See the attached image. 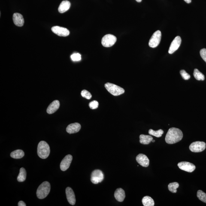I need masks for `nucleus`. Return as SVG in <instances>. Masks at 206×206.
Wrapping results in <instances>:
<instances>
[{"label":"nucleus","instance_id":"1","mask_svg":"<svg viewBox=\"0 0 206 206\" xmlns=\"http://www.w3.org/2000/svg\"><path fill=\"white\" fill-rule=\"evenodd\" d=\"M182 131L178 128H171L168 130L165 137V141L167 144H175L181 141L183 138Z\"/></svg>","mask_w":206,"mask_h":206},{"label":"nucleus","instance_id":"2","mask_svg":"<svg viewBox=\"0 0 206 206\" xmlns=\"http://www.w3.org/2000/svg\"><path fill=\"white\" fill-rule=\"evenodd\" d=\"M37 153L41 159H47L50 153V148L49 144L44 141L40 142L38 145Z\"/></svg>","mask_w":206,"mask_h":206},{"label":"nucleus","instance_id":"3","mask_svg":"<svg viewBox=\"0 0 206 206\" xmlns=\"http://www.w3.org/2000/svg\"><path fill=\"white\" fill-rule=\"evenodd\" d=\"M50 190V185L47 181L43 182L39 187L36 192L37 196L40 199L45 198Z\"/></svg>","mask_w":206,"mask_h":206},{"label":"nucleus","instance_id":"4","mask_svg":"<svg viewBox=\"0 0 206 206\" xmlns=\"http://www.w3.org/2000/svg\"><path fill=\"white\" fill-rule=\"evenodd\" d=\"M105 87L109 92L114 96H118L124 93L125 92L123 88L112 83H106Z\"/></svg>","mask_w":206,"mask_h":206},{"label":"nucleus","instance_id":"5","mask_svg":"<svg viewBox=\"0 0 206 206\" xmlns=\"http://www.w3.org/2000/svg\"><path fill=\"white\" fill-rule=\"evenodd\" d=\"M117 38L112 34H108L104 36L101 39V44L104 47H112L116 43Z\"/></svg>","mask_w":206,"mask_h":206},{"label":"nucleus","instance_id":"6","mask_svg":"<svg viewBox=\"0 0 206 206\" xmlns=\"http://www.w3.org/2000/svg\"><path fill=\"white\" fill-rule=\"evenodd\" d=\"M162 33L161 31L158 30L156 31L149 40V45L150 47L155 48L157 47L160 42Z\"/></svg>","mask_w":206,"mask_h":206},{"label":"nucleus","instance_id":"7","mask_svg":"<svg viewBox=\"0 0 206 206\" xmlns=\"http://www.w3.org/2000/svg\"><path fill=\"white\" fill-rule=\"evenodd\" d=\"M104 179V174L102 171L99 170H94L91 175V180L94 184L101 183Z\"/></svg>","mask_w":206,"mask_h":206},{"label":"nucleus","instance_id":"8","mask_svg":"<svg viewBox=\"0 0 206 206\" xmlns=\"http://www.w3.org/2000/svg\"><path fill=\"white\" fill-rule=\"evenodd\" d=\"M205 148L206 144L204 142H195L191 144L189 146V149L191 151L195 153L202 152Z\"/></svg>","mask_w":206,"mask_h":206},{"label":"nucleus","instance_id":"9","mask_svg":"<svg viewBox=\"0 0 206 206\" xmlns=\"http://www.w3.org/2000/svg\"><path fill=\"white\" fill-rule=\"evenodd\" d=\"M177 166L180 170L189 173L192 172L194 171L196 168L195 165L193 164L187 162L179 163L177 164Z\"/></svg>","mask_w":206,"mask_h":206},{"label":"nucleus","instance_id":"10","mask_svg":"<svg viewBox=\"0 0 206 206\" xmlns=\"http://www.w3.org/2000/svg\"><path fill=\"white\" fill-rule=\"evenodd\" d=\"M52 31L57 35L60 36L66 37L68 36L70 34V31L67 28L59 26H55L51 28Z\"/></svg>","mask_w":206,"mask_h":206},{"label":"nucleus","instance_id":"11","mask_svg":"<svg viewBox=\"0 0 206 206\" xmlns=\"http://www.w3.org/2000/svg\"><path fill=\"white\" fill-rule=\"evenodd\" d=\"M181 43V39L180 37L179 36L176 37L172 42L169 49L168 53L170 54H172L174 53L180 47Z\"/></svg>","mask_w":206,"mask_h":206},{"label":"nucleus","instance_id":"12","mask_svg":"<svg viewBox=\"0 0 206 206\" xmlns=\"http://www.w3.org/2000/svg\"><path fill=\"white\" fill-rule=\"evenodd\" d=\"M73 160L72 156L68 155L62 160L60 164V169L62 171H65L69 168Z\"/></svg>","mask_w":206,"mask_h":206},{"label":"nucleus","instance_id":"13","mask_svg":"<svg viewBox=\"0 0 206 206\" xmlns=\"http://www.w3.org/2000/svg\"><path fill=\"white\" fill-rule=\"evenodd\" d=\"M136 160L140 165L147 167L149 165V160L147 156L143 154H139L136 157Z\"/></svg>","mask_w":206,"mask_h":206},{"label":"nucleus","instance_id":"14","mask_svg":"<svg viewBox=\"0 0 206 206\" xmlns=\"http://www.w3.org/2000/svg\"><path fill=\"white\" fill-rule=\"evenodd\" d=\"M66 194L68 202L71 205H74L76 203L75 194L71 188L67 187L66 189Z\"/></svg>","mask_w":206,"mask_h":206},{"label":"nucleus","instance_id":"15","mask_svg":"<svg viewBox=\"0 0 206 206\" xmlns=\"http://www.w3.org/2000/svg\"><path fill=\"white\" fill-rule=\"evenodd\" d=\"M13 22L16 26L22 27L24 24V19L23 16L20 13H16L13 16Z\"/></svg>","mask_w":206,"mask_h":206},{"label":"nucleus","instance_id":"16","mask_svg":"<svg viewBox=\"0 0 206 206\" xmlns=\"http://www.w3.org/2000/svg\"><path fill=\"white\" fill-rule=\"evenodd\" d=\"M60 106V102L58 100L53 101L49 106L47 109V112L49 114H52L59 109Z\"/></svg>","mask_w":206,"mask_h":206},{"label":"nucleus","instance_id":"17","mask_svg":"<svg viewBox=\"0 0 206 206\" xmlns=\"http://www.w3.org/2000/svg\"><path fill=\"white\" fill-rule=\"evenodd\" d=\"M81 128L80 123H75L71 124L67 127L66 131L69 134H74L78 132Z\"/></svg>","mask_w":206,"mask_h":206},{"label":"nucleus","instance_id":"18","mask_svg":"<svg viewBox=\"0 0 206 206\" xmlns=\"http://www.w3.org/2000/svg\"><path fill=\"white\" fill-rule=\"evenodd\" d=\"M114 197L118 201L122 202L124 201L125 198V194L124 191L122 188L117 189L115 192Z\"/></svg>","mask_w":206,"mask_h":206},{"label":"nucleus","instance_id":"19","mask_svg":"<svg viewBox=\"0 0 206 206\" xmlns=\"http://www.w3.org/2000/svg\"><path fill=\"white\" fill-rule=\"evenodd\" d=\"M70 6L71 4L69 1H63L59 5V8H58V11L61 13H65V12L69 9Z\"/></svg>","mask_w":206,"mask_h":206},{"label":"nucleus","instance_id":"20","mask_svg":"<svg viewBox=\"0 0 206 206\" xmlns=\"http://www.w3.org/2000/svg\"><path fill=\"white\" fill-rule=\"evenodd\" d=\"M140 142L141 144L147 145L151 142L153 138L151 136L141 134L140 136Z\"/></svg>","mask_w":206,"mask_h":206},{"label":"nucleus","instance_id":"21","mask_svg":"<svg viewBox=\"0 0 206 206\" xmlns=\"http://www.w3.org/2000/svg\"><path fill=\"white\" fill-rule=\"evenodd\" d=\"M25 153L22 150H16L10 153V156L15 159H20L24 156Z\"/></svg>","mask_w":206,"mask_h":206},{"label":"nucleus","instance_id":"22","mask_svg":"<svg viewBox=\"0 0 206 206\" xmlns=\"http://www.w3.org/2000/svg\"><path fill=\"white\" fill-rule=\"evenodd\" d=\"M142 203L144 206H153L155 204L153 200L149 196H146L143 198Z\"/></svg>","mask_w":206,"mask_h":206},{"label":"nucleus","instance_id":"23","mask_svg":"<svg viewBox=\"0 0 206 206\" xmlns=\"http://www.w3.org/2000/svg\"><path fill=\"white\" fill-rule=\"evenodd\" d=\"M26 177V172L25 169L23 168H21L20 173L17 177V180L19 182L24 181Z\"/></svg>","mask_w":206,"mask_h":206},{"label":"nucleus","instance_id":"24","mask_svg":"<svg viewBox=\"0 0 206 206\" xmlns=\"http://www.w3.org/2000/svg\"><path fill=\"white\" fill-rule=\"evenodd\" d=\"M194 77L198 81H204V74L200 72L197 69H195L194 70L193 74Z\"/></svg>","mask_w":206,"mask_h":206},{"label":"nucleus","instance_id":"25","mask_svg":"<svg viewBox=\"0 0 206 206\" xmlns=\"http://www.w3.org/2000/svg\"><path fill=\"white\" fill-rule=\"evenodd\" d=\"M179 187V184L177 182L170 183L168 186L169 190L172 193H175L177 192V189Z\"/></svg>","mask_w":206,"mask_h":206},{"label":"nucleus","instance_id":"26","mask_svg":"<svg viewBox=\"0 0 206 206\" xmlns=\"http://www.w3.org/2000/svg\"><path fill=\"white\" fill-rule=\"evenodd\" d=\"M164 131L163 130L160 129L157 131H154L153 129H150L149 131V133L151 135L157 137H162Z\"/></svg>","mask_w":206,"mask_h":206},{"label":"nucleus","instance_id":"27","mask_svg":"<svg viewBox=\"0 0 206 206\" xmlns=\"http://www.w3.org/2000/svg\"><path fill=\"white\" fill-rule=\"evenodd\" d=\"M197 197L201 201L206 203V194L202 191L199 190L197 193Z\"/></svg>","mask_w":206,"mask_h":206},{"label":"nucleus","instance_id":"28","mask_svg":"<svg viewBox=\"0 0 206 206\" xmlns=\"http://www.w3.org/2000/svg\"><path fill=\"white\" fill-rule=\"evenodd\" d=\"M81 95L83 98L87 99H90L92 98V95L88 91L86 90H83L81 92Z\"/></svg>","mask_w":206,"mask_h":206},{"label":"nucleus","instance_id":"29","mask_svg":"<svg viewBox=\"0 0 206 206\" xmlns=\"http://www.w3.org/2000/svg\"><path fill=\"white\" fill-rule=\"evenodd\" d=\"M72 60L74 61H79L81 59V55L80 53H74L71 56Z\"/></svg>","mask_w":206,"mask_h":206},{"label":"nucleus","instance_id":"30","mask_svg":"<svg viewBox=\"0 0 206 206\" xmlns=\"http://www.w3.org/2000/svg\"><path fill=\"white\" fill-rule=\"evenodd\" d=\"M180 74H181L182 77L184 80H188L190 78L191 76L189 74L186 72L184 70H181L180 71Z\"/></svg>","mask_w":206,"mask_h":206},{"label":"nucleus","instance_id":"31","mask_svg":"<svg viewBox=\"0 0 206 206\" xmlns=\"http://www.w3.org/2000/svg\"><path fill=\"white\" fill-rule=\"evenodd\" d=\"M98 103L96 101H94L89 103V107L91 109H95L98 108Z\"/></svg>","mask_w":206,"mask_h":206},{"label":"nucleus","instance_id":"32","mask_svg":"<svg viewBox=\"0 0 206 206\" xmlns=\"http://www.w3.org/2000/svg\"><path fill=\"white\" fill-rule=\"evenodd\" d=\"M200 55L201 57L206 63V49L204 48L201 49L200 51Z\"/></svg>","mask_w":206,"mask_h":206},{"label":"nucleus","instance_id":"33","mask_svg":"<svg viewBox=\"0 0 206 206\" xmlns=\"http://www.w3.org/2000/svg\"><path fill=\"white\" fill-rule=\"evenodd\" d=\"M18 206H26V204H25V203L24 202V201H19L18 203Z\"/></svg>","mask_w":206,"mask_h":206},{"label":"nucleus","instance_id":"34","mask_svg":"<svg viewBox=\"0 0 206 206\" xmlns=\"http://www.w3.org/2000/svg\"><path fill=\"white\" fill-rule=\"evenodd\" d=\"M184 1L188 4L190 3L192 1L191 0H184Z\"/></svg>","mask_w":206,"mask_h":206},{"label":"nucleus","instance_id":"35","mask_svg":"<svg viewBox=\"0 0 206 206\" xmlns=\"http://www.w3.org/2000/svg\"><path fill=\"white\" fill-rule=\"evenodd\" d=\"M136 1L137 2H141V1H142V0H136Z\"/></svg>","mask_w":206,"mask_h":206},{"label":"nucleus","instance_id":"36","mask_svg":"<svg viewBox=\"0 0 206 206\" xmlns=\"http://www.w3.org/2000/svg\"><path fill=\"white\" fill-rule=\"evenodd\" d=\"M152 142H155V141L154 140H152Z\"/></svg>","mask_w":206,"mask_h":206}]
</instances>
